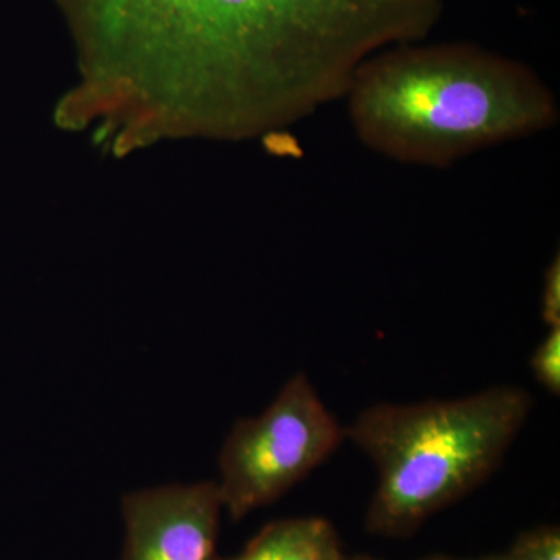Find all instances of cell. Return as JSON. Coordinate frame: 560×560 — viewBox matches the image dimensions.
<instances>
[{"instance_id": "cell-1", "label": "cell", "mask_w": 560, "mask_h": 560, "mask_svg": "<svg viewBox=\"0 0 560 560\" xmlns=\"http://www.w3.org/2000/svg\"><path fill=\"white\" fill-rule=\"evenodd\" d=\"M79 83L57 124L116 153L289 135L374 55L429 38L445 0H54Z\"/></svg>"}, {"instance_id": "cell-2", "label": "cell", "mask_w": 560, "mask_h": 560, "mask_svg": "<svg viewBox=\"0 0 560 560\" xmlns=\"http://www.w3.org/2000/svg\"><path fill=\"white\" fill-rule=\"evenodd\" d=\"M342 101L366 149L422 167L530 138L560 117L555 92L526 62L467 43L383 50L357 70Z\"/></svg>"}, {"instance_id": "cell-3", "label": "cell", "mask_w": 560, "mask_h": 560, "mask_svg": "<svg viewBox=\"0 0 560 560\" xmlns=\"http://www.w3.org/2000/svg\"><path fill=\"white\" fill-rule=\"evenodd\" d=\"M521 386H490L451 400L375 404L345 427L374 464L368 528L405 534L488 480L533 411Z\"/></svg>"}, {"instance_id": "cell-4", "label": "cell", "mask_w": 560, "mask_h": 560, "mask_svg": "<svg viewBox=\"0 0 560 560\" xmlns=\"http://www.w3.org/2000/svg\"><path fill=\"white\" fill-rule=\"evenodd\" d=\"M346 441L345 427L301 372L257 418L235 423L220 452L223 510L234 521L282 497Z\"/></svg>"}, {"instance_id": "cell-5", "label": "cell", "mask_w": 560, "mask_h": 560, "mask_svg": "<svg viewBox=\"0 0 560 560\" xmlns=\"http://www.w3.org/2000/svg\"><path fill=\"white\" fill-rule=\"evenodd\" d=\"M124 560H219L217 482L138 490L125 497Z\"/></svg>"}, {"instance_id": "cell-6", "label": "cell", "mask_w": 560, "mask_h": 560, "mask_svg": "<svg viewBox=\"0 0 560 560\" xmlns=\"http://www.w3.org/2000/svg\"><path fill=\"white\" fill-rule=\"evenodd\" d=\"M337 530L319 517L289 518L265 526L230 560H341Z\"/></svg>"}, {"instance_id": "cell-7", "label": "cell", "mask_w": 560, "mask_h": 560, "mask_svg": "<svg viewBox=\"0 0 560 560\" xmlns=\"http://www.w3.org/2000/svg\"><path fill=\"white\" fill-rule=\"evenodd\" d=\"M534 378L552 396L560 394V327H552L529 361Z\"/></svg>"}, {"instance_id": "cell-8", "label": "cell", "mask_w": 560, "mask_h": 560, "mask_svg": "<svg viewBox=\"0 0 560 560\" xmlns=\"http://www.w3.org/2000/svg\"><path fill=\"white\" fill-rule=\"evenodd\" d=\"M540 315L550 329L560 327V259L551 261L545 271L544 290H541Z\"/></svg>"}, {"instance_id": "cell-9", "label": "cell", "mask_w": 560, "mask_h": 560, "mask_svg": "<svg viewBox=\"0 0 560 560\" xmlns=\"http://www.w3.org/2000/svg\"><path fill=\"white\" fill-rule=\"evenodd\" d=\"M522 547L537 560H560V536L558 528L539 529L518 540Z\"/></svg>"}, {"instance_id": "cell-10", "label": "cell", "mask_w": 560, "mask_h": 560, "mask_svg": "<svg viewBox=\"0 0 560 560\" xmlns=\"http://www.w3.org/2000/svg\"><path fill=\"white\" fill-rule=\"evenodd\" d=\"M485 560H537L525 547L521 544L515 545L511 552L504 556H497V558H489Z\"/></svg>"}, {"instance_id": "cell-11", "label": "cell", "mask_w": 560, "mask_h": 560, "mask_svg": "<svg viewBox=\"0 0 560 560\" xmlns=\"http://www.w3.org/2000/svg\"><path fill=\"white\" fill-rule=\"evenodd\" d=\"M341 560H375V559L366 558V556H357V558H346V556H342Z\"/></svg>"}, {"instance_id": "cell-12", "label": "cell", "mask_w": 560, "mask_h": 560, "mask_svg": "<svg viewBox=\"0 0 560 560\" xmlns=\"http://www.w3.org/2000/svg\"><path fill=\"white\" fill-rule=\"evenodd\" d=\"M430 560H455V559H445V558H440V559H430Z\"/></svg>"}]
</instances>
